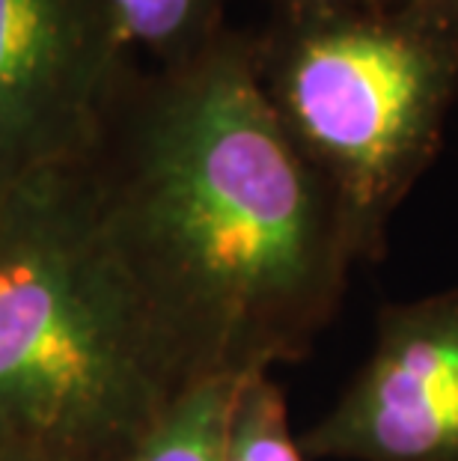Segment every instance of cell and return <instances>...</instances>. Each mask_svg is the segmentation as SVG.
I'll use <instances>...</instances> for the list:
<instances>
[{"label":"cell","instance_id":"cell-1","mask_svg":"<svg viewBox=\"0 0 458 461\" xmlns=\"http://www.w3.org/2000/svg\"><path fill=\"white\" fill-rule=\"evenodd\" d=\"M138 221L161 319L202 375H250L334 310L355 250L247 54L220 48L146 131Z\"/></svg>","mask_w":458,"mask_h":461},{"label":"cell","instance_id":"cell-5","mask_svg":"<svg viewBox=\"0 0 458 461\" xmlns=\"http://www.w3.org/2000/svg\"><path fill=\"white\" fill-rule=\"evenodd\" d=\"M95 68L90 0H0V173L36 161L69 134Z\"/></svg>","mask_w":458,"mask_h":461},{"label":"cell","instance_id":"cell-8","mask_svg":"<svg viewBox=\"0 0 458 461\" xmlns=\"http://www.w3.org/2000/svg\"><path fill=\"white\" fill-rule=\"evenodd\" d=\"M113 27L134 42L164 45L188 33L202 0H104Z\"/></svg>","mask_w":458,"mask_h":461},{"label":"cell","instance_id":"cell-2","mask_svg":"<svg viewBox=\"0 0 458 461\" xmlns=\"http://www.w3.org/2000/svg\"><path fill=\"white\" fill-rule=\"evenodd\" d=\"M164 333L113 244L63 214L15 218L0 232V444L57 461L158 417Z\"/></svg>","mask_w":458,"mask_h":461},{"label":"cell","instance_id":"cell-6","mask_svg":"<svg viewBox=\"0 0 458 461\" xmlns=\"http://www.w3.org/2000/svg\"><path fill=\"white\" fill-rule=\"evenodd\" d=\"M245 375L188 381L146 429L131 461H223L229 414Z\"/></svg>","mask_w":458,"mask_h":461},{"label":"cell","instance_id":"cell-3","mask_svg":"<svg viewBox=\"0 0 458 461\" xmlns=\"http://www.w3.org/2000/svg\"><path fill=\"white\" fill-rule=\"evenodd\" d=\"M455 99L458 33L402 9L321 13L283 48L271 102L334 197L355 257L384 248Z\"/></svg>","mask_w":458,"mask_h":461},{"label":"cell","instance_id":"cell-7","mask_svg":"<svg viewBox=\"0 0 458 461\" xmlns=\"http://www.w3.org/2000/svg\"><path fill=\"white\" fill-rule=\"evenodd\" d=\"M223 461H304L289 431L286 402L265 372H250L229 414Z\"/></svg>","mask_w":458,"mask_h":461},{"label":"cell","instance_id":"cell-4","mask_svg":"<svg viewBox=\"0 0 458 461\" xmlns=\"http://www.w3.org/2000/svg\"><path fill=\"white\" fill-rule=\"evenodd\" d=\"M301 453L339 461H458V289L378 321L375 348Z\"/></svg>","mask_w":458,"mask_h":461},{"label":"cell","instance_id":"cell-9","mask_svg":"<svg viewBox=\"0 0 458 461\" xmlns=\"http://www.w3.org/2000/svg\"><path fill=\"white\" fill-rule=\"evenodd\" d=\"M375 4L402 9V13H411L428 24L446 27V31L458 33V0H375Z\"/></svg>","mask_w":458,"mask_h":461},{"label":"cell","instance_id":"cell-10","mask_svg":"<svg viewBox=\"0 0 458 461\" xmlns=\"http://www.w3.org/2000/svg\"><path fill=\"white\" fill-rule=\"evenodd\" d=\"M304 4H316V6H330V4H346V0H304Z\"/></svg>","mask_w":458,"mask_h":461}]
</instances>
